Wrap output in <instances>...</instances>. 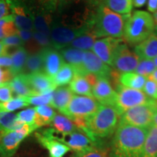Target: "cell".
<instances>
[{"label":"cell","instance_id":"1","mask_svg":"<svg viewBox=\"0 0 157 157\" xmlns=\"http://www.w3.org/2000/svg\"><path fill=\"white\" fill-rule=\"evenodd\" d=\"M148 129L119 123L111 143L112 157H142Z\"/></svg>","mask_w":157,"mask_h":157},{"label":"cell","instance_id":"2","mask_svg":"<svg viewBox=\"0 0 157 157\" xmlns=\"http://www.w3.org/2000/svg\"><path fill=\"white\" fill-rule=\"evenodd\" d=\"M129 16L130 15L118 14L101 5L94 17V32L98 38H121L124 36L125 23Z\"/></svg>","mask_w":157,"mask_h":157},{"label":"cell","instance_id":"3","mask_svg":"<svg viewBox=\"0 0 157 157\" xmlns=\"http://www.w3.org/2000/svg\"><path fill=\"white\" fill-rule=\"evenodd\" d=\"M120 116L113 106L101 105L91 117L87 118V124L91 138L105 137L113 134L117 129Z\"/></svg>","mask_w":157,"mask_h":157},{"label":"cell","instance_id":"4","mask_svg":"<svg viewBox=\"0 0 157 157\" xmlns=\"http://www.w3.org/2000/svg\"><path fill=\"white\" fill-rule=\"evenodd\" d=\"M153 16L148 12L137 10L129 17L125 23L124 36L130 44H139L154 33Z\"/></svg>","mask_w":157,"mask_h":157},{"label":"cell","instance_id":"5","mask_svg":"<svg viewBox=\"0 0 157 157\" xmlns=\"http://www.w3.org/2000/svg\"><path fill=\"white\" fill-rule=\"evenodd\" d=\"M42 133L64 143L78 155L87 151L96 146L95 141L82 131L76 130L71 133H60L53 128H49L44 129Z\"/></svg>","mask_w":157,"mask_h":157},{"label":"cell","instance_id":"6","mask_svg":"<svg viewBox=\"0 0 157 157\" xmlns=\"http://www.w3.org/2000/svg\"><path fill=\"white\" fill-rule=\"evenodd\" d=\"M117 92V100L114 108L119 116L125 111L137 105L154 103L155 100L149 98L143 91L124 87L120 84L115 89Z\"/></svg>","mask_w":157,"mask_h":157},{"label":"cell","instance_id":"7","mask_svg":"<svg viewBox=\"0 0 157 157\" xmlns=\"http://www.w3.org/2000/svg\"><path fill=\"white\" fill-rule=\"evenodd\" d=\"M157 102L137 105L125 111L120 116L119 123L147 128L154 124V115Z\"/></svg>","mask_w":157,"mask_h":157},{"label":"cell","instance_id":"8","mask_svg":"<svg viewBox=\"0 0 157 157\" xmlns=\"http://www.w3.org/2000/svg\"><path fill=\"white\" fill-rule=\"evenodd\" d=\"M101 105L93 97L74 95L61 113L70 119L76 117L88 118L98 111Z\"/></svg>","mask_w":157,"mask_h":157},{"label":"cell","instance_id":"9","mask_svg":"<svg viewBox=\"0 0 157 157\" xmlns=\"http://www.w3.org/2000/svg\"><path fill=\"white\" fill-rule=\"evenodd\" d=\"M37 128L38 127L35 124H25L21 128L4 135L0 140V157L13 156L21 142Z\"/></svg>","mask_w":157,"mask_h":157},{"label":"cell","instance_id":"10","mask_svg":"<svg viewBox=\"0 0 157 157\" xmlns=\"http://www.w3.org/2000/svg\"><path fill=\"white\" fill-rule=\"evenodd\" d=\"M91 25L80 28L55 25L50 31V42L56 49H63L69 45L76 38L90 31Z\"/></svg>","mask_w":157,"mask_h":157},{"label":"cell","instance_id":"11","mask_svg":"<svg viewBox=\"0 0 157 157\" xmlns=\"http://www.w3.org/2000/svg\"><path fill=\"white\" fill-rule=\"evenodd\" d=\"M140 60V58L135 54V52L129 50L126 43L124 41L116 50L112 67L121 74L134 72Z\"/></svg>","mask_w":157,"mask_h":157},{"label":"cell","instance_id":"12","mask_svg":"<svg viewBox=\"0 0 157 157\" xmlns=\"http://www.w3.org/2000/svg\"><path fill=\"white\" fill-rule=\"evenodd\" d=\"M123 42L124 39L120 38L104 37L96 40L92 50L105 63L112 66L116 50Z\"/></svg>","mask_w":157,"mask_h":157},{"label":"cell","instance_id":"13","mask_svg":"<svg viewBox=\"0 0 157 157\" xmlns=\"http://www.w3.org/2000/svg\"><path fill=\"white\" fill-rule=\"evenodd\" d=\"M92 93L93 98L101 105L114 107L117 100V92L107 78H98V82L92 87Z\"/></svg>","mask_w":157,"mask_h":157},{"label":"cell","instance_id":"14","mask_svg":"<svg viewBox=\"0 0 157 157\" xmlns=\"http://www.w3.org/2000/svg\"><path fill=\"white\" fill-rule=\"evenodd\" d=\"M25 75L29 85L34 92L33 95H43L54 92L56 90L57 87L52 77L44 72L39 71Z\"/></svg>","mask_w":157,"mask_h":157},{"label":"cell","instance_id":"15","mask_svg":"<svg viewBox=\"0 0 157 157\" xmlns=\"http://www.w3.org/2000/svg\"><path fill=\"white\" fill-rule=\"evenodd\" d=\"M84 67L87 74H93L98 77L109 79L112 68L105 63L92 51H84Z\"/></svg>","mask_w":157,"mask_h":157},{"label":"cell","instance_id":"16","mask_svg":"<svg viewBox=\"0 0 157 157\" xmlns=\"http://www.w3.org/2000/svg\"><path fill=\"white\" fill-rule=\"evenodd\" d=\"M61 50L60 54L64 61L67 62V63L73 68L75 76L84 77V76L87 74L83 63L84 51L73 48H63Z\"/></svg>","mask_w":157,"mask_h":157},{"label":"cell","instance_id":"17","mask_svg":"<svg viewBox=\"0 0 157 157\" xmlns=\"http://www.w3.org/2000/svg\"><path fill=\"white\" fill-rule=\"evenodd\" d=\"M6 3L13 12L12 15L14 17V22L17 29L26 31L32 30V20L27 14L21 4L17 0H6Z\"/></svg>","mask_w":157,"mask_h":157},{"label":"cell","instance_id":"18","mask_svg":"<svg viewBox=\"0 0 157 157\" xmlns=\"http://www.w3.org/2000/svg\"><path fill=\"white\" fill-rule=\"evenodd\" d=\"M42 53L45 74L52 78L65 64L63 58L58 51L51 49L44 50Z\"/></svg>","mask_w":157,"mask_h":157},{"label":"cell","instance_id":"19","mask_svg":"<svg viewBox=\"0 0 157 157\" xmlns=\"http://www.w3.org/2000/svg\"><path fill=\"white\" fill-rule=\"evenodd\" d=\"M35 136L39 143L48 149L50 157H63L71 150L69 147L66 144L52 137L46 136L42 132H36Z\"/></svg>","mask_w":157,"mask_h":157},{"label":"cell","instance_id":"20","mask_svg":"<svg viewBox=\"0 0 157 157\" xmlns=\"http://www.w3.org/2000/svg\"><path fill=\"white\" fill-rule=\"evenodd\" d=\"M135 52L140 59L152 60L157 56V34L153 33L135 48Z\"/></svg>","mask_w":157,"mask_h":157},{"label":"cell","instance_id":"21","mask_svg":"<svg viewBox=\"0 0 157 157\" xmlns=\"http://www.w3.org/2000/svg\"><path fill=\"white\" fill-rule=\"evenodd\" d=\"M9 84L13 93L17 97H28L34 95V92L29 85L25 74H21L14 76Z\"/></svg>","mask_w":157,"mask_h":157},{"label":"cell","instance_id":"22","mask_svg":"<svg viewBox=\"0 0 157 157\" xmlns=\"http://www.w3.org/2000/svg\"><path fill=\"white\" fill-rule=\"evenodd\" d=\"M74 95L69 87H58L54 91L50 105L61 112L70 103Z\"/></svg>","mask_w":157,"mask_h":157},{"label":"cell","instance_id":"23","mask_svg":"<svg viewBox=\"0 0 157 157\" xmlns=\"http://www.w3.org/2000/svg\"><path fill=\"white\" fill-rule=\"evenodd\" d=\"M146 80L147 77L139 75L135 72L121 73L119 76V82L121 85L138 90H143Z\"/></svg>","mask_w":157,"mask_h":157},{"label":"cell","instance_id":"24","mask_svg":"<svg viewBox=\"0 0 157 157\" xmlns=\"http://www.w3.org/2000/svg\"><path fill=\"white\" fill-rule=\"evenodd\" d=\"M142 157H157V127L154 124L148 128Z\"/></svg>","mask_w":157,"mask_h":157},{"label":"cell","instance_id":"25","mask_svg":"<svg viewBox=\"0 0 157 157\" xmlns=\"http://www.w3.org/2000/svg\"><path fill=\"white\" fill-rule=\"evenodd\" d=\"M97 38V35L94 32L93 29L92 31H88L85 34L78 36L69 45L73 48L78 49L83 51H89L93 49Z\"/></svg>","mask_w":157,"mask_h":157},{"label":"cell","instance_id":"26","mask_svg":"<svg viewBox=\"0 0 157 157\" xmlns=\"http://www.w3.org/2000/svg\"><path fill=\"white\" fill-rule=\"evenodd\" d=\"M34 109L36 113L35 124L38 127V128L51 124L56 116V112L52 107L49 106L48 105H43L36 106Z\"/></svg>","mask_w":157,"mask_h":157},{"label":"cell","instance_id":"27","mask_svg":"<svg viewBox=\"0 0 157 157\" xmlns=\"http://www.w3.org/2000/svg\"><path fill=\"white\" fill-rule=\"evenodd\" d=\"M13 65L10 71L13 76H15L21 74L27 59V52L23 47H19L11 55Z\"/></svg>","mask_w":157,"mask_h":157},{"label":"cell","instance_id":"28","mask_svg":"<svg viewBox=\"0 0 157 157\" xmlns=\"http://www.w3.org/2000/svg\"><path fill=\"white\" fill-rule=\"evenodd\" d=\"M72 93L84 96L93 97L92 87L84 76H75L69 85Z\"/></svg>","mask_w":157,"mask_h":157},{"label":"cell","instance_id":"29","mask_svg":"<svg viewBox=\"0 0 157 157\" xmlns=\"http://www.w3.org/2000/svg\"><path fill=\"white\" fill-rule=\"evenodd\" d=\"M103 5L120 15H130L132 10V0H103Z\"/></svg>","mask_w":157,"mask_h":157},{"label":"cell","instance_id":"30","mask_svg":"<svg viewBox=\"0 0 157 157\" xmlns=\"http://www.w3.org/2000/svg\"><path fill=\"white\" fill-rule=\"evenodd\" d=\"M75 76L73 68L69 64L65 63L60 71L52 77L56 87H64L65 85L70 84Z\"/></svg>","mask_w":157,"mask_h":157},{"label":"cell","instance_id":"31","mask_svg":"<svg viewBox=\"0 0 157 157\" xmlns=\"http://www.w3.org/2000/svg\"><path fill=\"white\" fill-rule=\"evenodd\" d=\"M51 124L53 129L60 133H71L76 130L73 121L63 115L56 114Z\"/></svg>","mask_w":157,"mask_h":157},{"label":"cell","instance_id":"32","mask_svg":"<svg viewBox=\"0 0 157 157\" xmlns=\"http://www.w3.org/2000/svg\"><path fill=\"white\" fill-rule=\"evenodd\" d=\"M17 29L13 15H7L0 20V40L17 34Z\"/></svg>","mask_w":157,"mask_h":157},{"label":"cell","instance_id":"33","mask_svg":"<svg viewBox=\"0 0 157 157\" xmlns=\"http://www.w3.org/2000/svg\"><path fill=\"white\" fill-rule=\"evenodd\" d=\"M28 105H29V104L27 103L25 97H15L12 98L9 101L4 102V103L0 102V111L12 112Z\"/></svg>","mask_w":157,"mask_h":157},{"label":"cell","instance_id":"34","mask_svg":"<svg viewBox=\"0 0 157 157\" xmlns=\"http://www.w3.org/2000/svg\"><path fill=\"white\" fill-rule=\"evenodd\" d=\"M25 66H26L27 69L29 71V74L42 71V68H44L42 52L27 57Z\"/></svg>","mask_w":157,"mask_h":157},{"label":"cell","instance_id":"35","mask_svg":"<svg viewBox=\"0 0 157 157\" xmlns=\"http://www.w3.org/2000/svg\"><path fill=\"white\" fill-rule=\"evenodd\" d=\"M50 22L51 19L48 15H37L34 19L35 30L50 38Z\"/></svg>","mask_w":157,"mask_h":157},{"label":"cell","instance_id":"36","mask_svg":"<svg viewBox=\"0 0 157 157\" xmlns=\"http://www.w3.org/2000/svg\"><path fill=\"white\" fill-rule=\"evenodd\" d=\"M156 69L153 60L149 59H140L138 63L136 69L135 70V73L139 75L147 77L150 74H151Z\"/></svg>","mask_w":157,"mask_h":157},{"label":"cell","instance_id":"37","mask_svg":"<svg viewBox=\"0 0 157 157\" xmlns=\"http://www.w3.org/2000/svg\"><path fill=\"white\" fill-rule=\"evenodd\" d=\"M53 93L54 92H51V93L43 94V95L28 96V97H25V98L29 105H34L36 106L43 105H50L52 97H53Z\"/></svg>","mask_w":157,"mask_h":157},{"label":"cell","instance_id":"38","mask_svg":"<svg viewBox=\"0 0 157 157\" xmlns=\"http://www.w3.org/2000/svg\"><path fill=\"white\" fill-rule=\"evenodd\" d=\"M36 110L34 108L28 109L21 111L17 113V120H18L23 124H34L35 119H36Z\"/></svg>","mask_w":157,"mask_h":157},{"label":"cell","instance_id":"39","mask_svg":"<svg viewBox=\"0 0 157 157\" xmlns=\"http://www.w3.org/2000/svg\"><path fill=\"white\" fill-rule=\"evenodd\" d=\"M78 156L79 157H111L108 149L99 148L97 146Z\"/></svg>","mask_w":157,"mask_h":157},{"label":"cell","instance_id":"40","mask_svg":"<svg viewBox=\"0 0 157 157\" xmlns=\"http://www.w3.org/2000/svg\"><path fill=\"white\" fill-rule=\"evenodd\" d=\"M143 90V93L149 98L157 100V82L147 78Z\"/></svg>","mask_w":157,"mask_h":157},{"label":"cell","instance_id":"41","mask_svg":"<svg viewBox=\"0 0 157 157\" xmlns=\"http://www.w3.org/2000/svg\"><path fill=\"white\" fill-rule=\"evenodd\" d=\"M12 98H13V91L9 83L0 86V102L4 103V102L9 101Z\"/></svg>","mask_w":157,"mask_h":157},{"label":"cell","instance_id":"42","mask_svg":"<svg viewBox=\"0 0 157 157\" xmlns=\"http://www.w3.org/2000/svg\"><path fill=\"white\" fill-rule=\"evenodd\" d=\"M2 42L3 43L4 45L7 48H10V47L15 46V47H19L22 45L24 42L21 39L17 34L15 35H12L10 36L7 37V38L4 39L2 40Z\"/></svg>","mask_w":157,"mask_h":157},{"label":"cell","instance_id":"43","mask_svg":"<svg viewBox=\"0 0 157 157\" xmlns=\"http://www.w3.org/2000/svg\"><path fill=\"white\" fill-rule=\"evenodd\" d=\"M13 76L10 69L2 68L0 67V86L3 84L10 83L13 78Z\"/></svg>","mask_w":157,"mask_h":157},{"label":"cell","instance_id":"44","mask_svg":"<svg viewBox=\"0 0 157 157\" xmlns=\"http://www.w3.org/2000/svg\"><path fill=\"white\" fill-rule=\"evenodd\" d=\"M33 37H34L35 40L36 41L37 43L39 45H42V46H47L50 44V38L44 34L38 32V31H35L34 32H33Z\"/></svg>","mask_w":157,"mask_h":157},{"label":"cell","instance_id":"45","mask_svg":"<svg viewBox=\"0 0 157 157\" xmlns=\"http://www.w3.org/2000/svg\"><path fill=\"white\" fill-rule=\"evenodd\" d=\"M13 65V60H12L11 56L9 54L5 53L2 56H0V67H4L10 69Z\"/></svg>","mask_w":157,"mask_h":157},{"label":"cell","instance_id":"46","mask_svg":"<svg viewBox=\"0 0 157 157\" xmlns=\"http://www.w3.org/2000/svg\"><path fill=\"white\" fill-rule=\"evenodd\" d=\"M17 34L21 37L23 42L29 40V39H31V37L33 36V32H31V31L21 30V29H17Z\"/></svg>","mask_w":157,"mask_h":157},{"label":"cell","instance_id":"47","mask_svg":"<svg viewBox=\"0 0 157 157\" xmlns=\"http://www.w3.org/2000/svg\"><path fill=\"white\" fill-rule=\"evenodd\" d=\"M8 14V8L5 0H0V20Z\"/></svg>","mask_w":157,"mask_h":157},{"label":"cell","instance_id":"48","mask_svg":"<svg viewBox=\"0 0 157 157\" xmlns=\"http://www.w3.org/2000/svg\"><path fill=\"white\" fill-rule=\"evenodd\" d=\"M84 78L87 79V81L89 82V84L91 85V87H93L96 84V82H98V78L99 77L93 74H87L84 76Z\"/></svg>","mask_w":157,"mask_h":157},{"label":"cell","instance_id":"49","mask_svg":"<svg viewBox=\"0 0 157 157\" xmlns=\"http://www.w3.org/2000/svg\"><path fill=\"white\" fill-rule=\"evenodd\" d=\"M148 10L150 13H156L157 11V0H148Z\"/></svg>","mask_w":157,"mask_h":157},{"label":"cell","instance_id":"50","mask_svg":"<svg viewBox=\"0 0 157 157\" xmlns=\"http://www.w3.org/2000/svg\"><path fill=\"white\" fill-rule=\"evenodd\" d=\"M132 5H134L135 7H141L143 5H145L147 0H132Z\"/></svg>","mask_w":157,"mask_h":157},{"label":"cell","instance_id":"51","mask_svg":"<svg viewBox=\"0 0 157 157\" xmlns=\"http://www.w3.org/2000/svg\"><path fill=\"white\" fill-rule=\"evenodd\" d=\"M147 78L157 82V69H155L154 71L151 74H150L148 76H147Z\"/></svg>","mask_w":157,"mask_h":157},{"label":"cell","instance_id":"52","mask_svg":"<svg viewBox=\"0 0 157 157\" xmlns=\"http://www.w3.org/2000/svg\"><path fill=\"white\" fill-rule=\"evenodd\" d=\"M5 53H6V47L2 42V41H0V56Z\"/></svg>","mask_w":157,"mask_h":157},{"label":"cell","instance_id":"53","mask_svg":"<svg viewBox=\"0 0 157 157\" xmlns=\"http://www.w3.org/2000/svg\"><path fill=\"white\" fill-rule=\"evenodd\" d=\"M152 16H153V18H154L155 30L157 31V11L156 12V13H154V15H153Z\"/></svg>","mask_w":157,"mask_h":157},{"label":"cell","instance_id":"54","mask_svg":"<svg viewBox=\"0 0 157 157\" xmlns=\"http://www.w3.org/2000/svg\"><path fill=\"white\" fill-rule=\"evenodd\" d=\"M154 124L157 127V105L155 109L154 115Z\"/></svg>","mask_w":157,"mask_h":157},{"label":"cell","instance_id":"55","mask_svg":"<svg viewBox=\"0 0 157 157\" xmlns=\"http://www.w3.org/2000/svg\"><path fill=\"white\" fill-rule=\"evenodd\" d=\"M152 60H153V61H154V63L155 66H156V67L157 68V56L156 57V58H154V59H152Z\"/></svg>","mask_w":157,"mask_h":157},{"label":"cell","instance_id":"56","mask_svg":"<svg viewBox=\"0 0 157 157\" xmlns=\"http://www.w3.org/2000/svg\"><path fill=\"white\" fill-rule=\"evenodd\" d=\"M2 135L0 134V140H1V138H2Z\"/></svg>","mask_w":157,"mask_h":157}]
</instances>
